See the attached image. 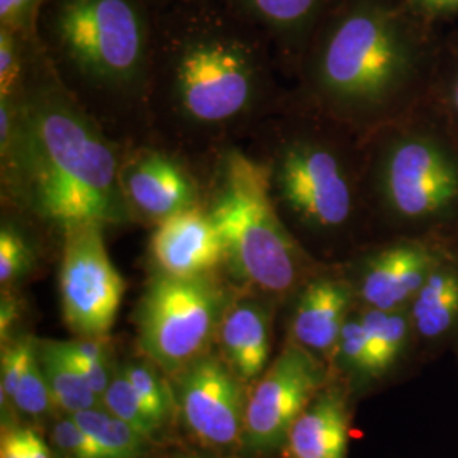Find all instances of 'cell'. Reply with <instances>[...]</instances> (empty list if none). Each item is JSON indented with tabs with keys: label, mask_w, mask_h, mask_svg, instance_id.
Here are the masks:
<instances>
[{
	"label": "cell",
	"mask_w": 458,
	"mask_h": 458,
	"mask_svg": "<svg viewBox=\"0 0 458 458\" xmlns=\"http://www.w3.org/2000/svg\"><path fill=\"white\" fill-rule=\"evenodd\" d=\"M26 458H53L47 443L30 428H26Z\"/></svg>",
	"instance_id": "d590c367"
},
{
	"label": "cell",
	"mask_w": 458,
	"mask_h": 458,
	"mask_svg": "<svg viewBox=\"0 0 458 458\" xmlns=\"http://www.w3.org/2000/svg\"><path fill=\"white\" fill-rule=\"evenodd\" d=\"M350 414L340 387L327 386L297 418L285 450L289 458H346Z\"/></svg>",
	"instance_id": "ac0fdd59"
},
{
	"label": "cell",
	"mask_w": 458,
	"mask_h": 458,
	"mask_svg": "<svg viewBox=\"0 0 458 458\" xmlns=\"http://www.w3.org/2000/svg\"><path fill=\"white\" fill-rule=\"evenodd\" d=\"M102 406L104 410L114 414L115 418L134 428L148 442L160 429V426L149 416L143 401L134 391L123 369L113 374V378L102 395Z\"/></svg>",
	"instance_id": "cb8c5ba5"
},
{
	"label": "cell",
	"mask_w": 458,
	"mask_h": 458,
	"mask_svg": "<svg viewBox=\"0 0 458 458\" xmlns=\"http://www.w3.org/2000/svg\"><path fill=\"white\" fill-rule=\"evenodd\" d=\"M270 312L257 301L229 306L217 336L229 369L243 382L262 376L268 365L272 340Z\"/></svg>",
	"instance_id": "d6986e66"
},
{
	"label": "cell",
	"mask_w": 458,
	"mask_h": 458,
	"mask_svg": "<svg viewBox=\"0 0 458 458\" xmlns=\"http://www.w3.org/2000/svg\"><path fill=\"white\" fill-rule=\"evenodd\" d=\"M53 442L68 458H104L98 445L85 433L72 416L53 428Z\"/></svg>",
	"instance_id": "1f68e13d"
},
{
	"label": "cell",
	"mask_w": 458,
	"mask_h": 458,
	"mask_svg": "<svg viewBox=\"0 0 458 458\" xmlns=\"http://www.w3.org/2000/svg\"><path fill=\"white\" fill-rule=\"evenodd\" d=\"M36 352V344L31 338H21L14 344H7L2 350V360H0V391H2V403L5 404V399L13 401L16 394L19 380L24 374V369L28 360Z\"/></svg>",
	"instance_id": "f546056e"
},
{
	"label": "cell",
	"mask_w": 458,
	"mask_h": 458,
	"mask_svg": "<svg viewBox=\"0 0 458 458\" xmlns=\"http://www.w3.org/2000/svg\"><path fill=\"white\" fill-rule=\"evenodd\" d=\"M123 372L126 374L134 391L143 401L149 416L157 421V425L162 428L166 423L174 404L172 394L166 387L164 378L158 377V374L147 363H138V361H128L123 367Z\"/></svg>",
	"instance_id": "484cf974"
},
{
	"label": "cell",
	"mask_w": 458,
	"mask_h": 458,
	"mask_svg": "<svg viewBox=\"0 0 458 458\" xmlns=\"http://www.w3.org/2000/svg\"><path fill=\"white\" fill-rule=\"evenodd\" d=\"M175 401L192 435L214 448L234 445L245 429L246 401L228 363L202 355L182 369Z\"/></svg>",
	"instance_id": "7c38bea8"
},
{
	"label": "cell",
	"mask_w": 458,
	"mask_h": 458,
	"mask_svg": "<svg viewBox=\"0 0 458 458\" xmlns=\"http://www.w3.org/2000/svg\"><path fill=\"white\" fill-rule=\"evenodd\" d=\"M272 196L270 170L231 155L209 211L231 270L259 291L295 293L319 268L285 228Z\"/></svg>",
	"instance_id": "8992f818"
},
{
	"label": "cell",
	"mask_w": 458,
	"mask_h": 458,
	"mask_svg": "<svg viewBox=\"0 0 458 458\" xmlns=\"http://www.w3.org/2000/svg\"><path fill=\"white\" fill-rule=\"evenodd\" d=\"M361 325L367 340L369 378H378L391 372L414 346L410 314L406 311H380L360 308Z\"/></svg>",
	"instance_id": "ffe728a7"
},
{
	"label": "cell",
	"mask_w": 458,
	"mask_h": 458,
	"mask_svg": "<svg viewBox=\"0 0 458 458\" xmlns=\"http://www.w3.org/2000/svg\"><path fill=\"white\" fill-rule=\"evenodd\" d=\"M255 28L221 0H183L158 31L174 48L175 94L197 123H225L245 113L257 90Z\"/></svg>",
	"instance_id": "5b68a950"
},
{
	"label": "cell",
	"mask_w": 458,
	"mask_h": 458,
	"mask_svg": "<svg viewBox=\"0 0 458 458\" xmlns=\"http://www.w3.org/2000/svg\"><path fill=\"white\" fill-rule=\"evenodd\" d=\"M414 348L438 350L458 340V245L448 246L411 301Z\"/></svg>",
	"instance_id": "9a60e30c"
},
{
	"label": "cell",
	"mask_w": 458,
	"mask_h": 458,
	"mask_svg": "<svg viewBox=\"0 0 458 458\" xmlns=\"http://www.w3.org/2000/svg\"><path fill=\"white\" fill-rule=\"evenodd\" d=\"M45 2L47 0H0V24L21 33H33Z\"/></svg>",
	"instance_id": "d6a6232c"
},
{
	"label": "cell",
	"mask_w": 458,
	"mask_h": 458,
	"mask_svg": "<svg viewBox=\"0 0 458 458\" xmlns=\"http://www.w3.org/2000/svg\"><path fill=\"white\" fill-rule=\"evenodd\" d=\"M370 226L386 238L458 245V136L428 100L363 136Z\"/></svg>",
	"instance_id": "3957f363"
},
{
	"label": "cell",
	"mask_w": 458,
	"mask_h": 458,
	"mask_svg": "<svg viewBox=\"0 0 458 458\" xmlns=\"http://www.w3.org/2000/svg\"><path fill=\"white\" fill-rule=\"evenodd\" d=\"M440 43L406 0H340L301 56L306 106L367 136L428 102Z\"/></svg>",
	"instance_id": "6da1fadb"
},
{
	"label": "cell",
	"mask_w": 458,
	"mask_h": 458,
	"mask_svg": "<svg viewBox=\"0 0 458 458\" xmlns=\"http://www.w3.org/2000/svg\"><path fill=\"white\" fill-rule=\"evenodd\" d=\"M21 199L64 228L117 225L131 217L114 149L72 100L39 89L16 107L14 131L2 147Z\"/></svg>",
	"instance_id": "7a4b0ae2"
},
{
	"label": "cell",
	"mask_w": 458,
	"mask_h": 458,
	"mask_svg": "<svg viewBox=\"0 0 458 458\" xmlns=\"http://www.w3.org/2000/svg\"><path fill=\"white\" fill-rule=\"evenodd\" d=\"M38 357L48 382L53 406L68 414L98 408V403L102 401L100 395L90 387L75 365L56 348L55 342L39 344Z\"/></svg>",
	"instance_id": "44dd1931"
},
{
	"label": "cell",
	"mask_w": 458,
	"mask_h": 458,
	"mask_svg": "<svg viewBox=\"0 0 458 458\" xmlns=\"http://www.w3.org/2000/svg\"><path fill=\"white\" fill-rule=\"evenodd\" d=\"M68 416L82 426L104 458H138L145 452L147 438L107 410L94 408Z\"/></svg>",
	"instance_id": "7402d4cb"
},
{
	"label": "cell",
	"mask_w": 458,
	"mask_h": 458,
	"mask_svg": "<svg viewBox=\"0 0 458 458\" xmlns=\"http://www.w3.org/2000/svg\"><path fill=\"white\" fill-rule=\"evenodd\" d=\"M333 360L336 361L344 372H348L357 378H369V374H367V369H369L367 340H365V331L361 325L359 306L348 316V319L344 323L338 344L335 348Z\"/></svg>",
	"instance_id": "4316f807"
},
{
	"label": "cell",
	"mask_w": 458,
	"mask_h": 458,
	"mask_svg": "<svg viewBox=\"0 0 458 458\" xmlns=\"http://www.w3.org/2000/svg\"><path fill=\"white\" fill-rule=\"evenodd\" d=\"M28 34L0 28V94L13 98L21 73V53Z\"/></svg>",
	"instance_id": "4dcf8cb0"
},
{
	"label": "cell",
	"mask_w": 458,
	"mask_h": 458,
	"mask_svg": "<svg viewBox=\"0 0 458 458\" xmlns=\"http://www.w3.org/2000/svg\"><path fill=\"white\" fill-rule=\"evenodd\" d=\"M13 403L17 410L30 416H41L53 406L48 382L38 357V346L19 380Z\"/></svg>",
	"instance_id": "83f0119b"
},
{
	"label": "cell",
	"mask_w": 458,
	"mask_h": 458,
	"mask_svg": "<svg viewBox=\"0 0 458 458\" xmlns=\"http://www.w3.org/2000/svg\"><path fill=\"white\" fill-rule=\"evenodd\" d=\"M151 255L160 274L170 277H209L226 262L225 243L211 213L197 208L158 223L151 236Z\"/></svg>",
	"instance_id": "5bb4252c"
},
{
	"label": "cell",
	"mask_w": 458,
	"mask_h": 458,
	"mask_svg": "<svg viewBox=\"0 0 458 458\" xmlns=\"http://www.w3.org/2000/svg\"><path fill=\"white\" fill-rule=\"evenodd\" d=\"M458 136V26L442 34L431 94L428 98Z\"/></svg>",
	"instance_id": "603a6c76"
},
{
	"label": "cell",
	"mask_w": 458,
	"mask_h": 458,
	"mask_svg": "<svg viewBox=\"0 0 458 458\" xmlns=\"http://www.w3.org/2000/svg\"><path fill=\"white\" fill-rule=\"evenodd\" d=\"M182 458H202V457H197V455H191V457H182Z\"/></svg>",
	"instance_id": "ab89813d"
},
{
	"label": "cell",
	"mask_w": 458,
	"mask_h": 458,
	"mask_svg": "<svg viewBox=\"0 0 458 458\" xmlns=\"http://www.w3.org/2000/svg\"><path fill=\"white\" fill-rule=\"evenodd\" d=\"M17 319L16 302L11 297L2 299V308H0V335L5 338L11 331V327Z\"/></svg>",
	"instance_id": "8d00e7d4"
},
{
	"label": "cell",
	"mask_w": 458,
	"mask_h": 458,
	"mask_svg": "<svg viewBox=\"0 0 458 458\" xmlns=\"http://www.w3.org/2000/svg\"><path fill=\"white\" fill-rule=\"evenodd\" d=\"M291 338L319 360H333L335 348L357 297L344 272L319 270L294 293Z\"/></svg>",
	"instance_id": "4fadbf2b"
},
{
	"label": "cell",
	"mask_w": 458,
	"mask_h": 458,
	"mask_svg": "<svg viewBox=\"0 0 458 458\" xmlns=\"http://www.w3.org/2000/svg\"><path fill=\"white\" fill-rule=\"evenodd\" d=\"M100 340L102 338H83L73 342H55V344L102 399L113 374L109 372L106 346Z\"/></svg>",
	"instance_id": "d4e9b609"
},
{
	"label": "cell",
	"mask_w": 458,
	"mask_h": 458,
	"mask_svg": "<svg viewBox=\"0 0 458 458\" xmlns=\"http://www.w3.org/2000/svg\"><path fill=\"white\" fill-rule=\"evenodd\" d=\"M448 246L454 245L414 238H386L365 246L344 270L357 306L406 311Z\"/></svg>",
	"instance_id": "8fae6325"
},
{
	"label": "cell",
	"mask_w": 458,
	"mask_h": 458,
	"mask_svg": "<svg viewBox=\"0 0 458 458\" xmlns=\"http://www.w3.org/2000/svg\"><path fill=\"white\" fill-rule=\"evenodd\" d=\"M123 191L132 211L164 221L194 208L196 191L179 165L162 153H145L121 170Z\"/></svg>",
	"instance_id": "2e32d148"
},
{
	"label": "cell",
	"mask_w": 458,
	"mask_h": 458,
	"mask_svg": "<svg viewBox=\"0 0 458 458\" xmlns=\"http://www.w3.org/2000/svg\"><path fill=\"white\" fill-rule=\"evenodd\" d=\"M411 9L438 26L442 22L458 21V0H406Z\"/></svg>",
	"instance_id": "836d02e7"
},
{
	"label": "cell",
	"mask_w": 458,
	"mask_h": 458,
	"mask_svg": "<svg viewBox=\"0 0 458 458\" xmlns=\"http://www.w3.org/2000/svg\"><path fill=\"white\" fill-rule=\"evenodd\" d=\"M148 4H151V0H147ZM157 2H168V0H157ZM177 2H183V0H177Z\"/></svg>",
	"instance_id": "f35d334b"
},
{
	"label": "cell",
	"mask_w": 458,
	"mask_h": 458,
	"mask_svg": "<svg viewBox=\"0 0 458 458\" xmlns=\"http://www.w3.org/2000/svg\"><path fill=\"white\" fill-rule=\"evenodd\" d=\"M454 348V352H455V361H457V369H458V340L455 342V344L452 346Z\"/></svg>",
	"instance_id": "74e56055"
},
{
	"label": "cell",
	"mask_w": 458,
	"mask_h": 458,
	"mask_svg": "<svg viewBox=\"0 0 458 458\" xmlns=\"http://www.w3.org/2000/svg\"><path fill=\"white\" fill-rule=\"evenodd\" d=\"M31 248L22 234L11 226L0 231V282L7 285L22 277L31 267Z\"/></svg>",
	"instance_id": "f1b7e54d"
},
{
	"label": "cell",
	"mask_w": 458,
	"mask_h": 458,
	"mask_svg": "<svg viewBox=\"0 0 458 458\" xmlns=\"http://www.w3.org/2000/svg\"><path fill=\"white\" fill-rule=\"evenodd\" d=\"M0 458H26V428L4 431L0 442Z\"/></svg>",
	"instance_id": "e575fe53"
},
{
	"label": "cell",
	"mask_w": 458,
	"mask_h": 458,
	"mask_svg": "<svg viewBox=\"0 0 458 458\" xmlns=\"http://www.w3.org/2000/svg\"><path fill=\"white\" fill-rule=\"evenodd\" d=\"M248 24L276 39L301 62L319 22L340 0H221Z\"/></svg>",
	"instance_id": "e0dca14e"
},
{
	"label": "cell",
	"mask_w": 458,
	"mask_h": 458,
	"mask_svg": "<svg viewBox=\"0 0 458 458\" xmlns=\"http://www.w3.org/2000/svg\"><path fill=\"white\" fill-rule=\"evenodd\" d=\"M124 291V278L104 243L102 225L65 226L60 295L66 327L83 338L106 336L115 323Z\"/></svg>",
	"instance_id": "9c48e42d"
},
{
	"label": "cell",
	"mask_w": 458,
	"mask_h": 458,
	"mask_svg": "<svg viewBox=\"0 0 458 458\" xmlns=\"http://www.w3.org/2000/svg\"><path fill=\"white\" fill-rule=\"evenodd\" d=\"M36 26L79 72L111 85L143 73L155 33L147 0H47Z\"/></svg>",
	"instance_id": "52a82bcc"
},
{
	"label": "cell",
	"mask_w": 458,
	"mask_h": 458,
	"mask_svg": "<svg viewBox=\"0 0 458 458\" xmlns=\"http://www.w3.org/2000/svg\"><path fill=\"white\" fill-rule=\"evenodd\" d=\"M327 386L323 361L299 344H289L246 401V446L262 454L284 446L297 418Z\"/></svg>",
	"instance_id": "30bf717a"
},
{
	"label": "cell",
	"mask_w": 458,
	"mask_h": 458,
	"mask_svg": "<svg viewBox=\"0 0 458 458\" xmlns=\"http://www.w3.org/2000/svg\"><path fill=\"white\" fill-rule=\"evenodd\" d=\"M280 145L270 168L272 196L312 240L336 243L372 231L363 136L310 111Z\"/></svg>",
	"instance_id": "277c9868"
},
{
	"label": "cell",
	"mask_w": 458,
	"mask_h": 458,
	"mask_svg": "<svg viewBox=\"0 0 458 458\" xmlns=\"http://www.w3.org/2000/svg\"><path fill=\"white\" fill-rule=\"evenodd\" d=\"M223 287L209 277L158 274L138 310V340L148 359L165 372H181L204 355L228 311Z\"/></svg>",
	"instance_id": "ba28073f"
}]
</instances>
